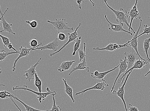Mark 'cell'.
<instances>
[{
  "label": "cell",
  "instance_id": "obj_23",
  "mask_svg": "<svg viewBox=\"0 0 150 111\" xmlns=\"http://www.w3.org/2000/svg\"><path fill=\"white\" fill-rule=\"evenodd\" d=\"M150 37L146 38L144 41V51L146 55V60L149 62L150 65V58L148 54V50L150 48Z\"/></svg>",
  "mask_w": 150,
  "mask_h": 111
},
{
  "label": "cell",
  "instance_id": "obj_24",
  "mask_svg": "<svg viewBox=\"0 0 150 111\" xmlns=\"http://www.w3.org/2000/svg\"><path fill=\"white\" fill-rule=\"evenodd\" d=\"M35 78L34 84L35 86L37 88L38 91L39 93L42 92V82L38 76V73L36 72L35 74Z\"/></svg>",
  "mask_w": 150,
  "mask_h": 111
},
{
  "label": "cell",
  "instance_id": "obj_5",
  "mask_svg": "<svg viewBox=\"0 0 150 111\" xmlns=\"http://www.w3.org/2000/svg\"><path fill=\"white\" fill-rule=\"evenodd\" d=\"M149 62V61L146 59V60L145 59H142L140 58L139 59L135 62L133 67L125 72V74L123 75L121 78L118 80V83L119 84L121 83L122 84H123L125 76L129 72L132 71H133L134 69H141L145 68V65H147Z\"/></svg>",
  "mask_w": 150,
  "mask_h": 111
},
{
  "label": "cell",
  "instance_id": "obj_12",
  "mask_svg": "<svg viewBox=\"0 0 150 111\" xmlns=\"http://www.w3.org/2000/svg\"><path fill=\"white\" fill-rule=\"evenodd\" d=\"M59 45H60V43H59V40L58 38H56L54 40L46 45L41 47H38L33 49L31 51L40 50L42 51L48 49L56 52L57 51L58 47Z\"/></svg>",
  "mask_w": 150,
  "mask_h": 111
},
{
  "label": "cell",
  "instance_id": "obj_38",
  "mask_svg": "<svg viewBox=\"0 0 150 111\" xmlns=\"http://www.w3.org/2000/svg\"><path fill=\"white\" fill-rule=\"evenodd\" d=\"M8 47L9 49H13L16 52H18L15 49V48H14L13 47V45L11 43H10V44L8 45Z\"/></svg>",
  "mask_w": 150,
  "mask_h": 111
},
{
  "label": "cell",
  "instance_id": "obj_40",
  "mask_svg": "<svg viewBox=\"0 0 150 111\" xmlns=\"http://www.w3.org/2000/svg\"><path fill=\"white\" fill-rule=\"evenodd\" d=\"M90 2H92V3L93 4V6H95V3H93V2H92L91 1H90Z\"/></svg>",
  "mask_w": 150,
  "mask_h": 111
},
{
  "label": "cell",
  "instance_id": "obj_14",
  "mask_svg": "<svg viewBox=\"0 0 150 111\" xmlns=\"http://www.w3.org/2000/svg\"><path fill=\"white\" fill-rule=\"evenodd\" d=\"M142 19H140V25L139 27L137 33L134 34V36L131 40L129 41V46H130L132 47V48H133L136 52H137V54L139 58L142 59H144V58H143L141 56L140 54H139L138 50V41L137 40L138 37V34L139 31L142 28Z\"/></svg>",
  "mask_w": 150,
  "mask_h": 111
},
{
  "label": "cell",
  "instance_id": "obj_42",
  "mask_svg": "<svg viewBox=\"0 0 150 111\" xmlns=\"http://www.w3.org/2000/svg\"><path fill=\"white\" fill-rule=\"evenodd\" d=\"M9 111H11V110H9Z\"/></svg>",
  "mask_w": 150,
  "mask_h": 111
},
{
  "label": "cell",
  "instance_id": "obj_30",
  "mask_svg": "<svg viewBox=\"0 0 150 111\" xmlns=\"http://www.w3.org/2000/svg\"><path fill=\"white\" fill-rule=\"evenodd\" d=\"M0 37L2 41V42L4 44L5 48L8 47V45L10 44V39L9 38L3 36L1 34H0Z\"/></svg>",
  "mask_w": 150,
  "mask_h": 111
},
{
  "label": "cell",
  "instance_id": "obj_41",
  "mask_svg": "<svg viewBox=\"0 0 150 111\" xmlns=\"http://www.w3.org/2000/svg\"><path fill=\"white\" fill-rule=\"evenodd\" d=\"M148 18H150V17H148Z\"/></svg>",
  "mask_w": 150,
  "mask_h": 111
},
{
  "label": "cell",
  "instance_id": "obj_27",
  "mask_svg": "<svg viewBox=\"0 0 150 111\" xmlns=\"http://www.w3.org/2000/svg\"><path fill=\"white\" fill-rule=\"evenodd\" d=\"M81 37H79L77 40L75 42V43L74 45V51L72 54L73 56H75L76 51L79 49L80 45L81 42Z\"/></svg>",
  "mask_w": 150,
  "mask_h": 111
},
{
  "label": "cell",
  "instance_id": "obj_3",
  "mask_svg": "<svg viewBox=\"0 0 150 111\" xmlns=\"http://www.w3.org/2000/svg\"><path fill=\"white\" fill-rule=\"evenodd\" d=\"M47 22L53 25L54 29L57 30L58 33H63L64 31L66 30H74V28L73 27H69V24L66 21V19L59 18L56 19L54 21L48 20Z\"/></svg>",
  "mask_w": 150,
  "mask_h": 111
},
{
  "label": "cell",
  "instance_id": "obj_22",
  "mask_svg": "<svg viewBox=\"0 0 150 111\" xmlns=\"http://www.w3.org/2000/svg\"><path fill=\"white\" fill-rule=\"evenodd\" d=\"M11 95L12 96V98L16 100L17 101H19L20 103L22 104L24 107H25L26 111H50V110H42L35 109L33 107L29 106L28 105H27L26 104L22 102V100L19 99L18 98H17L16 97L11 94Z\"/></svg>",
  "mask_w": 150,
  "mask_h": 111
},
{
  "label": "cell",
  "instance_id": "obj_31",
  "mask_svg": "<svg viewBox=\"0 0 150 111\" xmlns=\"http://www.w3.org/2000/svg\"><path fill=\"white\" fill-rule=\"evenodd\" d=\"M29 44L31 47L35 48L39 47V46L42 45V42H40V44L38 45V41L35 38L31 40Z\"/></svg>",
  "mask_w": 150,
  "mask_h": 111
},
{
  "label": "cell",
  "instance_id": "obj_26",
  "mask_svg": "<svg viewBox=\"0 0 150 111\" xmlns=\"http://www.w3.org/2000/svg\"><path fill=\"white\" fill-rule=\"evenodd\" d=\"M86 44L85 43H83V49H84L83 50L79 48L78 50L79 57V62L83 61L86 55Z\"/></svg>",
  "mask_w": 150,
  "mask_h": 111
},
{
  "label": "cell",
  "instance_id": "obj_18",
  "mask_svg": "<svg viewBox=\"0 0 150 111\" xmlns=\"http://www.w3.org/2000/svg\"><path fill=\"white\" fill-rule=\"evenodd\" d=\"M81 70H86L88 72H89L90 71V68L88 66L86 61V55L84 59L82 62L73 68L72 71L69 73V75L70 76L72 73L75 71Z\"/></svg>",
  "mask_w": 150,
  "mask_h": 111
},
{
  "label": "cell",
  "instance_id": "obj_33",
  "mask_svg": "<svg viewBox=\"0 0 150 111\" xmlns=\"http://www.w3.org/2000/svg\"><path fill=\"white\" fill-rule=\"evenodd\" d=\"M25 22L29 24L30 27L33 29L36 28L38 26V23L35 20H33L31 22H30L29 21H26Z\"/></svg>",
  "mask_w": 150,
  "mask_h": 111
},
{
  "label": "cell",
  "instance_id": "obj_21",
  "mask_svg": "<svg viewBox=\"0 0 150 111\" xmlns=\"http://www.w3.org/2000/svg\"><path fill=\"white\" fill-rule=\"evenodd\" d=\"M20 53V51L9 52L3 50L0 53V62H1L5 61L7 57L10 55L18 53L19 54Z\"/></svg>",
  "mask_w": 150,
  "mask_h": 111
},
{
  "label": "cell",
  "instance_id": "obj_36",
  "mask_svg": "<svg viewBox=\"0 0 150 111\" xmlns=\"http://www.w3.org/2000/svg\"><path fill=\"white\" fill-rule=\"evenodd\" d=\"M77 2V4H78V6H76L78 8H79L80 9H81V3L82 2H83V3H85V1H76Z\"/></svg>",
  "mask_w": 150,
  "mask_h": 111
},
{
  "label": "cell",
  "instance_id": "obj_16",
  "mask_svg": "<svg viewBox=\"0 0 150 111\" xmlns=\"http://www.w3.org/2000/svg\"><path fill=\"white\" fill-rule=\"evenodd\" d=\"M119 65V73H118V74L117 77H116L115 80V81L113 84V85L111 90V92H112L113 91V90L115 86L116 83L121 74H123V75L127 71V70L128 68V65L126 61V59L125 57V59L124 60H122V59H120Z\"/></svg>",
  "mask_w": 150,
  "mask_h": 111
},
{
  "label": "cell",
  "instance_id": "obj_7",
  "mask_svg": "<svg viewBox=\"0 0 150 111\" xmlns=\"http://www.w3.org/2000/svg\"><path fill=\"white\" fill-rule=\"evenodd\" d=\"M138 2V0L136 1L134 5L132 7V8L129 10L128 12V16L131 18V21L130 23V28L128 29V31L130 32V30H131L135 34L136 33L135 32L134 30L132 29V21L134 19L136 20L137 19H141V17L139 15V14L137 8V4Z\"/></svg>",
  "mask_w": 150,
  "mask_h": 111
},
{
  "label": "cell",
  "instance_id": "obj_1",
  "mask_svg": "<svg viewBox=\"0 0 150 111\" xmlns=\"http://www.w3.org/2000/svg\"><path fill=\"white\" fill-rule=\"evenodd\" d=\"M13 91H15L16 90H24V91H27L30 92L34 93V94L38 95L37 98L39 99L40 103H41L42 100H44L47 97L50 95L52 96H55L57 95V93L55 91L51 92L49 87L46 88V90L47 91L46 93H40L35 91L33 90L28 88L27 86L26 85H24L23 86L19 87L18 86H17L15 87H13L12 88Z\"/></svg>",
  "mask_w": 150,
  "mask_h": 111
},
{
  "label": "cell",
  "instance_id": "obj_37",
  "mask_svg": "<svg viewBox=\"0 0 150 111\" xmlns=\"http://www.w3.org/2000/svg\"><path fill=\"white\" fill-rule=\"evenodd\" d=\"M9 98L10 99V100H11V101L12 102V103L14 105L17 107V108L20 111H22L21 110L19 106L17 105V104L15 102L13 98H12V97H11V98Z\"/></svg>",
  "mask_w": 150,
  "mask_h": 111
},
{
  "label": "cell",
  "instance_id": "obj_15",
  "mask_svg": "<svg viewBox=\"0 0 150 111\" xmlns=\"http://www.w3.org/2000/svg\"><path fill=\"white\" fill-rule=\"evenodd\" d=\"M42 60V58H40L39 61L37 63L34 65L31 66L29 67L28 70L25 71V74L23 76L24 77H26V79L28 81L30 82L31 80H35V74L36 71V68L37 66L39 65L40 62Z\"/></svg>",
  "mask_w": 150,
  "mask_h": 111
},
{
  "label": "cell",
  "instance_id": "obj_35",
  "mask_svg": "<svg viewBox=\"0 0 150 111\" xmlns=\"http://www.w3.org/2000/svg\"><path fill=\"white\" fill-rule=\"evenodd\" d=\"M128 107L129 111H139L137 107L132 106L131 104H129Z\"/></svg>",
  "mask_w": 150,
  "mask_h": 111
},
{
  "label": "cell",
  "instance_id": "obj_32",
  "mask_svg": "<svg viewBox=\"0 0 150 111\" xmlns=\"http://www.w3.org/2000/svg\"><path fill=\"white\" fill-rule=\"evenodd\" d=\"M144 28L143 30L144 32L138 35V38L144 34H146L147 35H148L150 33V27H149L147 25H144Z\"/></svg>",
  "mask_w": 150,
  "mask_h": 111
},
{
  "label": "cell",
  "instance_id": "obj_17",
  "mask_svg": "<svg viewBox=\"0 0 150 111\" xmlns=\"http://www.w3.org/2000/svg\"><path fill=\"white\" fill-rule=\"evenodd\" d=\"M9 8H8L7 9L6 12L4 14H3L2 13L1 14V22L2 24V26L3 29L2 30H1V32H1V33L3 32H7L9 34H11L16 35V33L13 32L12 29V27L13 26L12 24L8 23L7 22L4 17L5 14L7 11V10Z\"/></svg>",
  "mask_w": 150,
  "mask_h": 111
},
{
  "label": "cell",
  "instance_id": "obj_6",
  "mask_svg": "<svg viewBox=\"0 0 150 111\" xmlns=\"http://www.w3.org/2000/svg\"><path fill=\"white\" fill-rule=\"evenodd\" d=\"M82 25V23H80L78 26L76 28V30L74 32L69 33H68V35L69 37V40L67 43L65 44L59 50L54 53H51L50 54V56L52 57L54 56L56 54L60 52L62 50L64 49V48L67 46L70 43L73 41L76 42L78 39V34L77 31L79 27Z\"/></svg>",
  "mask_w": 150,
  "mask_h": 111
},
{
  "label": "cell",
  "instance_id": "obj_39",
  "mask_svg": "<svg viewBox=\"0 0 150 111\" xmlns=\"http://www.w3.org/2000/svg\"><path fill=\"white\" fill-rule=\"evenodd\" d=\"M150 74V69H149V71L147 73H146V74L145 75V76H147L148 74Z\"/></svg>",
  "mask_w": 150,
  "mask_h": 111
},
{
  "label": "cell",
  "instance_id": "obj_20",
  "mask_svg": "<svg viewBox=\"0 0 150 111\" xmlns=\"http://www.w3.org/2000/svg\"><path fill=\"white\" fill-rule=\"evenodd\" d=\"M62 81H63L65 86V92L71 98L73 103H75V100L73 98V90L72 88L69 86L67 83V80L66 79L63 78Z\"/></svg>",
  "mask_w": 150,
  "mask_h": 111
},
{
  "label": "cell",
  "instance_id": "obj_10",
  "mask_svg": "<svg viewBox=\"0 0 150 111\" xmlns=\"http://www.w3.org/2000/svg\"><path fill=\"white\" fill-rule=\"evenodd\" d=\"M104 17L106 20L108 24H109L108 26H110L109 28H108L109 30L111 31H113V32H123L127 33L130 34V35L132 36V33L130 32H128V31L125 30L123 28V23H120L119 24H114L111 23L109 20H108L107 18L106 15Z\"/></svg>",
  "mask_w": 150,
  "mask_h": 111
},
{
  "label": "cell",
  "instance_id": "obj_11",
  "mask_svg": "<svg viewBox=\"0 0 150 111\" xmlns=\"http://www.w3.org/2000/svg\"><path fill=\"white\" fill-rule=\"evenodd\" d=\"M109 86V85L107 84L106 81L103 79L102 82H97V84L92 87L83 90L81 92L76 93L75 95L78 96L80 95H83L86 92L91 90H97L103 91L105 89L106 87H107Z\"/></svg>",
  "mask_w": 150,
  "mask_h": 111
},
{
  "label": "cell",
  "instance_id": "obj_25",
  "mask_svg": "<svg viewBox=\"0 0 150 111\" xmlns=\"http://www.w3.org/2000/svg\"><path fill=\"white\" fill-rule=\"evenodd\" d=\"M119 64L117 66L109 71L106 72L100 73L99 76H97V77H93L92 78L98 80H102V81L104 79V78L107 75L109 74L110 73L115 70L117 68L119 67Z\"/></svg>",
  "mask_w": 150,
  "mask_h": 111
},
{
  "label": "cell",
  "instance_id": "obj_4",
  "mask_svg": "<svg viewBox=\"0 0 150 111\" xmlns=\"http://www.w3.org/2000/svg\"><path fill=\"white\" fill-rule=\"evenodd\" d=\"M124 55L125 57L126 58L128 65L127 72L133 67L135 62L139 59L138 58H140L137 52L133 48H132V49L128 52L125 53Z\"/></svg>",
  "mask_w": 150,
  "mask_h": 111
},
{
  "label": "cell",
  "instance_id": "obj_8",
  "mask_svg": "<svg viewBox=\"0 0 150 111\" xmlns=\"http://www.w3.org/2000/svg\"><path fill=\"white\" fill-rule=\"evenodd\" d=\"M132 71H130L128 74H127L126 78H125V81L123 84V85H122V86L120 87L119 89H118V90L117 91L113 90L112 92L113 94H114L118 97H119L122 100V101L124 103L125 111H128V110L127 107L126 103L124 98L125 86V84H126V83L128 80V79L129 77L131 74L132 73Z\"/></svg>",
  "mask_w": 150,
  "mask_h": 111
},
{
  "label": "cell",
  "instance_id": "obj_28",
  "mask_svg": "<svg viewBox=\"0 0 150 111\" xmlns=\"http://www.w3.org/2000/svg\"><path fill=\"white\" fill-rule=\"evenodd\" d=\"M12 97L11 93L6 90H2L0 92V98L2 99H5Z\"/></svg>",
  "mask_w": 150,
  "mask_h": 111
},
{
  "label": "cell",
  "instance_id": "obj_34",
  "mask_svg": "<svg viewBox=\"0 0 150 111\" xmlns=\"http://www.w3.org/2000/svg\"><path fill=\"white\" fill-rule=\"evenodd\" d=\"M58 39L61 41L65 40L67 39V37L63 33H58Z\"/></svg>",
  "mask_w": 150,
  "mask_h": 111
},
{
  "label": "cell",
  "instance_id": "obj_29",
  "mask_svg": "<svg viewBox=\"0 0 150 111\" xmlns=\"http://www.w3.org/2000/svg\"><path fill=\"white\" fill-rule=\"evenodd\" d=\"M53 107H52L50 111H62V109L58 106H57L56 104V100L55 98V96H53Z\"/></svg>",
  "mask_w": 150,
  "mask_h": 111
},
{
  "label": "cell",
  "instance_id": "obj_2",
  "mask_svg": "<svg viewBox=\"0 0 150 111\" xmlns=\"http://www.w3.org/2000/svg\"><path fill=\"white\" fill-rule=\"evenodd\" d=\"M107 1H104L107 6L112 11L115 15L117 19L116 21L118 22H120L121 23H125L129 28H130V25L128 22V15H127V11L124 10L123 8H120L119 10H115L108 4Z\"/></svg>",
  "mask_w": 150,
  "mask_h": 111
},
{
  "label": "cell",
  "instance_id": "obj_13",
  "mask_svg": "<svg viewBox=\"0 0 150 111\" xmlns=\"http://www.w3.org/2000/svg\"><path fill=\"white\" fill-rule=\"evenodd\" d=\"M36 48L32 47L30 48H28L26 47H23L22 46L19 48L20 52L19 56L15 60L13 67V72H15L16 70V64L21 58L24 57H27L29 55L30 51L33 49Z\"/></svg>",
  "mask_w": 150,
  "mask_h": 111
},
{
  "label": "cell",
  "instance_id": "obj_9",
  "mask_svg": "<svg viewBox=\"0 0 150 111\" xmlns=\"http://www.w3.org/2000/svg\"><path fill=\"white\" fill-rule=\"evenodd\" d=\"M129 41L124 45H118L117 43H110L106 47L103 48H100L99 47L93 48V49L94 50L103 51L106 50L107 51H116L117 49H120L124 47H129Z\"/></svg>",
  "mask_w": 150,
  "mask_h": 111
},
{
  "label": "cell",
  "instance_id": "obj_19",
  "mask_svg": "<svg viewBox=\"0 0 150 111\" xmlns=\"http://www.w3.org/2000/svg\"><path fill=\"white\" fill-rule=\"evenodd\" d=\"M75 62V61L64 62H62L58 70L61 72L67 71L71 68L72 65Z\"/></svg>",
  "mask_w": 150,
  "mask_h": 111
}]
</instances>
